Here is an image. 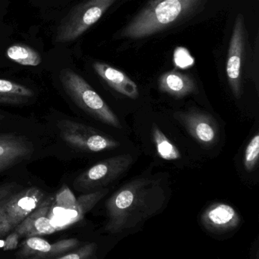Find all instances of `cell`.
Here are the masks:
<instances>
[{
    "instance_id": "obj_23",
    "label": "cell",
    "mask_w": 259,
    "mask_h": 259,
    "mask_svg": "<svg viewBox=\"0 0 259 259\" xmlns=\"http://www.w3.org/2000/svg\"><path fill=\"white\" fill-rule=\"evenodd\" d=\"M18 185L16 183L0 184V202L12 196L18 191Z\"/></svg>"
},
{
    "instance_id": "obj_4",
    "label": "cell",
    "mask_w": 259,
    "mask_h": 259,
    "mask_svg": "<svg viewBox=\"0 0 259 259\" xmlns=\"http://www.w3.org/2000/svg\"><path fill=\"white\" fill-rule=\"evenodd\" d=\"M117 1L88 0L76 6L58 27L56 41L69 42L76 40L97 23Z\"/></svg>"
},
{
    "instance_id": "obj_1",
    "label": "cell",
    "mask_w": 259,
    "mask_h": 259,
    "mask_svg": "<svg viewBox=\"0 0 259 259\" xmlns=\"http://www.w3.org/2000/svg\"><path fill=\"white\" fill-rule=\"evenodd\" d=\"M167 201L165 178L144 176L132 180L106 201L105 231L118 234L132 229L162 211Z\"/></svg>"
},
{
    "instance_id": "obj_22",
    "label": "cell",
    "mask_w": 259,
    "mask_h": 259,
    "mask_svg": "<svg viewBox=\"0 0 259 259\" xmlns=\"http://www.w3.org/2000/svg\"><path fill=\"white\" fill-rule=\"evenodd\" d=\"M174 60L176 66L181 68H189V67L192 66L194 62L193 58L190 56L188 52L182 50V49L176 52Z\"/></svg>"
},
{
    "instance_id": "obj_6",
    "label": "cell",
    "mask_w": 259,
    "mask_h": 259,
    "mask_svg": "<svg viewBox=\"0 0 259 259\" xmlns=\"http://www.w3.org/2000/svg\"><path fill=\"white\" fill-rule=\"evenodd\" d=\"M46 198L45 193L36 187H27L9 196L0 214V237L15 229L43 203Z\"/></svg>"
},
{
    "instance_id": "obj_7",
    "label": "cell",
    "mask_w": 259,
    "mask_h": 259,
    "mask_svg": "<svg viewBox=\"0 0 259 259\" xmlns=\"http://www.w3.org/2000/svg\"><path fill=\"white\" fill-rule=\"evenodd\" d=\"M61 138L71 147L86 152H98L115 149L117 140L97 129L77 121L62 119L58 121Z\"/></svg>"
},
{
    "instance_id": "obj_5",
    "label": "cell",
    "mask_w": 259,
    "mask_h": 259,
    "mask_svg": "<svg viewBox=\"0 0 259 259\" xmlns=\"http://www.w3.org/2000/svg\"><path fill=\"white\" fill-rule=\"evenodd\" d=\"M133 162V157L129 154L99 161L77 177L74 181V187L78 191L87 193L105 188L124 174Z\"/></svg>"
},
{
    "instance_id": "obj_9",
    "label": "cell",
    "mask_w": 259,
    "mask_h": 259,
    "mask_svg": "<svg viewBox=\"0 0 259 259\" xmlns=\"http://www.w3.org/2000/svg\"><path fill=\"white\" fill-rule=\"evenodd\" d=\"M54 199L52 196L46 198L43 203L14 229V232L6 241V249L15 247L21 237H41L49 235L62 229L56 226L49 217Z\"/></svg>"
},
{
    "instance_id": "obj_16",
    "label": "cell",
    "mask_w": 259,
    "mask_h": 259,
    "mask_svg": "<svg viewBox=\"0 0 259 259\" xmlns=\"http://www.w3.org/2000/svg\"><path fill=\"white\" fill-rule=\"evenodd\" d=\"M158 83L161 91L177 98L187 97L196 91L193 79L176 71L164 73L160 77Z\"/></svg>"
},
{
    "instance_id": "obj_2",
    "label": "cell",
    "mask_w": 259,
    "mask_h": 259,
    "mask_svg": "<svg viewBox=\"0 0 259 259\" xmlns=\"http://www.w3.org/2000/svg\"><path fill=\"white\" fill-rule=\"evenodd\" d=\"M205 0H150L120 30V38L149 37L198 12Z\"/></svg>"
},
{
    "instance_id": "obj_3",
    "label": "cell",
    "mask_w": 259,
    "mask_h": 259,
    "mask_svg": "<svg viewBox=\"0 0 259 259\" xmlns=\"http://www.w3.org/2000/svg\"><path fill=\"white\" fill-rule=\"evenodd\" d=\"M59 79L67 95L84 112L104 124L121 128L117 115L82 76L70 68H65L60 71Z\"/></svg>"
},
{
    "instance_id": "obj_15",
    "label": "cell",
    "mask_w": 259,
    "mask_h": 259,
    "mask_svg": "<svg viewBox=\"0 0 259 259\" xmlns=\"http://www.w3.org/2000/svg\"><path fill=\"white\" fill-rule=\"evenodd\" d=\"M31 142L15 134H0V161L15 164L33 154Z\"/></svg>"
},
{
    "instance_id": "obj_10",
    "label": "cell",
    "mask_w": 259,
    "mask_h": 259,
    "mask_svg": "<svg viewBox=\"0 0 259 259\" xmlns=\"http://www.w3.org/2000/svg\"><path fill=\"white\" fill-rule=\"evenodd\" d=\"M80 246L78 239L70 238L50 243L41 237H27L17 253L18 259H54Z\"/></svg>"
},
{
    "instance_id": "obj_17",
    "label": "cell",
    "mask_w": 259,
    "mask_h": 259,
    "mask_svg": "<svg viewBox=\"0 0 259 259\" xmlns=\"http://www.w3.org/2000/svg\"><path fill=\"white\" fill-rule=\"evenodd\" d=\"M34 97V92L27 87L12 80L0 79V103L2 104H25Z\"/></svg>"
},
{
    "instance_id": "obj_26",
    "label": "cell",
    "mask_w": 259,
    "mask_h": 259,
    "mask_svg": "<svg viewBox=\"0 0 259 259\" xmlns=\"http://www.w3.org/2000/svg\"><path fill=\"white\" fill-rule=\"evenodd\" d=\"M5 118V115H2V114H0V124H1V123L3 122V120H4Z\"/></svg>"
},
{
    "instance_id": "obj_14",
    "label": "cell",
    "mask_w": 259,
    "mask_h": 259,
    "mask_svg": "<svg viewBox=\"0 0 259 259\" xmlns=\"http://www.w3.org/2000/svg\"><path fill=\"white\" fill-rule=\"evenodd\" d=\"M93 68L99 77L111 88L129 98H138L139 96L138 86L123 71L100 62H94Z\"/></svg>"
},
{
    "instance_id": "obj_18",
    "label": "cell",
    "mask_w": 259,
    "mask_h": 259,
    "mask_svg": "<svg viewBox=\"0 0 259 259\" xmlns=\"http://www.w3.org/2000/svg\"><path fill=\"white\" fill-rule=\"evenodd\" d=\"M6 56L12 62L24 66L36 67L42 62L39 53L28 46L15 44L6 51Z\"/></svg>"
},
{
    "instance_id": "obj_21",
    "label": "cell",
    "mask_w": 259,
    "mask_h": 259,
    "mask_svg": "<svg viewBox=\"0 0 259 259\" xmlns=\"http://www.w3.org/2000/svg\"><path fill=\"white\" fill-rule=\"evenodd\" d=\"M97 251V245L95 243H90L85 246H79L54 259H94Z\"/></svg>"
},
{
    "instance_id": "obj_11",
    "label": "cell",
    "mask_w": 259,
    "mask_h": 259,
    "mask_svg": "<svg viewBox=\"0 0 259 259\" xmlns=\"http://www.w3.org/2000/svg\"><path fill=\"white\" fill-rule=\"evenodd\" d=\"M176 118L185 126L195 140L204 146H212L218 140L217 123L208 114L192 109L187 112L178 113Z\"/></svg>"
},
{
    "instance_id": "obj_12",
    "label": "cell",
    "mask_w": 259,
    "mask_h": 259,
    "mask_svg": "<svg viewBox=\"0 0 259 259\" xmlns=\"http://www.w3.org/2000/svg\"><path fill=\"white\" fill-rule=\"evenodd\" d=\"M201 222L207 231L219 235L237 229L240 226L241 219L231 205L214 203L204 211Z\"/></svg>"
},
{
    "instance_id": "obj_24",
    "label": "cell",
    "mask_w": 259,
    "mask_h": 259,
    "mask_svg": "<svg viewBox=\"0 0 259 259\" xmlns=\"http://www.w3.org/2000/svg\"><path fill=\"white\" fill-rule=\"evenodd\" d=\"M12 165H13V164H11V163L4 162V161H0V172L6 170V169L9 168V167H10Z\"/></svg>"
},
{
    "instance_id": "obj_19",
    "label": "cell",
    "mask_w": 259,
    "mask_h": 259,
    "mask_svg": "<svg viewBox=\"0 0 259 259\" xmlns=\"http://www.w3.org/2000/svg\"><path fill=\"white\" fill-rule=\"evenodd\" d=\"M152 136L158 155L163 159L173 161L181 158L180 152L157 126L152 129Z\"/></svg>"
},
{
    "instance_id": "obj_25",
    "label": "cell",
    "mask_w": 259,
    "mask_h": 259,
    "mask_svg": "<svg viewBox=\"0 0 259 259\" xmlns=\"http://www.w3.org/2000/svg\"><path fill=\"white\" fill-rule=\"evenodd\" d=\"M8 199V198H7ZM7 199H4V200L2 201V202H0V214H1L2 211H3V208H4V205L5 203H6V200H7Z\"/></svg>"
},
{
    "instance_id": "obj_13",
    "label": "cell",
    "mask_w": 259,
    "mask_h": 259,
    "mask_svg": "<svg viewBox=\"0 0 259 259\" xmlns=\"http://www.w3.org/2000/svg\"><path fill=\"white\" fill-rule=\"evenodd\" d=\"M109 193L107 188L100 189L96 191L91 192L82 195L76 199L74 203L66 208L56 206L57 213H49V216L59 214L62 218H66L64 221L63 227L66 228L68 225L76 223L83 219L84 216L91 211L106 194Z\"/></svg>"
},
{
    "instance_id": "obj_20",
    "label": "cell",
    "mask_w": 259,
    "mask_h": 259,
    "mask_svg": "<svg viewBox=\"0 0 259 259\" xmlns=\"http://www.w3.org/2000/svg\"><path fill=\"white\" fill-rule=\"evenodd\" d=\"M259 157V134L257 133L255 137L250 140L244 155V167L247 171H252L255 169L258 161Z\"/></svg>"
},
{
    "instance_id": "obj_8",
    "label": "cell",
    "mask_w": 259,
    "mask_h": 259,
    "mask_svg": "<svg viewBox=\"0 0 259 259\" xmlns=\"http://www.w3.org/2000/svg\"><path fill=\"white\" fill-rule=\"evenodd\" d=\"M246 44L244 17L243 14L239 13L233 28L226 65L228 83L234 97L237 98H240L242 94V65Z\"/></svg>"
}]
</instances>
